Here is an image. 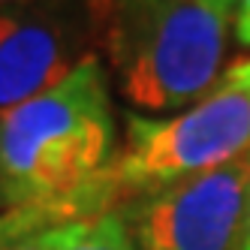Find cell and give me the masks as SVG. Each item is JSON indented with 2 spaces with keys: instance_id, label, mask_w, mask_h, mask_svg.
<instances>
[{
  "instance_id": "6",
  "label": "cell",
  "mask_w": 250,
  "mask_h": 250,
  "mask_svg": "<svg viewBox=\"0 0 250 250\" xmlns=\"http://www.w3.org/2000/svg\"><path fill=\"white\" fill-rule=\"evenodd\" d=\"M58 250H136V244L127 223L115 208L100 217L69 223Z\"/></svg>"
},
{
  "instance_id": "9",
  "label": "cell",
  "mask_w": 250,
  "mask_h": 250,
  "mask_svg": "<svg viewBox=\"0 0 250 250\" xmlns=\"http://www.w3.org/2000/svg\"><path fill=\"white\" fill-rule=\"evenodd\" d=\"M235 40L241 45H250V0H238V9H235Z\"/></svg>"
},
{
  "instance_id": "1",
  "label": "cell",
  "mask_w": 250,
  "mask_h": 250,
  "mask_svg": "<svg viewBox=\"0 0 250 250\" xmlns=\"http://www.w3.org/2000/svg\"><path fill=\"white\" fill-rule=\"evenodd\" d=\"M115 160V115L100 58L0 118V208L58 202Z\"/></svg>"
},
{
  "instance_id": "8",
  "label": "cell",
  "mask_w": 250,
  "mask_h": 250,
  "mask_svg": "<svg viewBox=\"0 0 250 250\" xmlns=\"http://www.w3.org/2000/svg\"><path fill=\"white\" fill-rule=\"evenodd\" d=\"M220 79H223L226 84H232L235 91H241V94L250 97V58H241V61H235V63H229L226 73H223Z\"/></svg>"
},
{
  "instance_id": "2",
  "label": "cell",
  "mask_w": 250,
  "mask_h": 250,
  "mask_svg": "<svg viewBox=\"0 0 250 250\" xmlns=\"http://www.w3.org/2000/svg\"><path fill=\"white\" fill-rule=\"evenodd\" d=\"M229 6L214 0H103V48L133 112L199 103L223 76Z\"/></svg>"
},
{
  "instance_id": "12",
  "label": "cell",
  "mask_w": 250,
  "mask_h": 250,
  "mask_svg": "<svg viewBox=\"0 0 250 250\" xmlns=\"http://www.w3.org/2000/svg\"><path fill=\"white\" fill-rule=\"evenodd\" d=\"M214 3H220V6H229V3H235V0H214Z\"/></svg>"
},
{
  "instance_id": "4",
  "label": "cell",
  "mask_w": 250,
  "mask_h": 250,
  "mask_svg": "<svg viewBox=\"0 0 250 250\" xmlns=\"http://www.w3.org/2000/svg\"><path fill=\"white\" fill-rule=\"evenodd\" d=\"M103 0H37L0 9V118L100 58Z\"/></svg>"
},
{
  "instance_id": "3",
  "label": "cell",
  "mask_w": 250,
  "mask_h": 250,
  "mask_svg": "<svg viewBox=\"0 0 250 250\" xmlns=\"http://www.w3.org/2000/svg\"><path fill=\"white\" fill-rule=\"evenodd\" d=\"M124 148L105 169L118 205L250 154V97L223 79L172 118L127 112Z\"/></svg>"
},
{
  "instance_id": "7",
  "label": "cell",
  "mask_w": 250,
  "mask_h": 250,
  "mask_svg": "<svg viewBox=\"0 0 250 250\" xmlns=\"http://www.w3.org/2000/svg\"><path fill=\"white\" fill-rule=\"evenodd\" d=\"M66 226H69V223H66ZM66 226H55V229L37 232V235H30V238L19 241V244L9 247V250H58V247H61V241H63Z\"/></svg>"
},
{
  "instance_id": "10",
  "label": "cell",
  "mask_w": 250,
  "mask_h": 250,
  "mask_svg": "<svg viewBox=\"0 0 250 250\" xmlns=\"http://www.w3.org/2000/svg\"><path fill=\"white\" fill-rule=\"evenodd\" d=\"M238 250H250V190H247V208H244V226H241Z\"/></svg>"
},
{
  "instance_id": "11",
  "label": "cell",
  "mask_w": 250,
  "mask_h": 250,
  "mask_svg": "<svg viewBox=\"0 0 250 250\" xmlns=\"http://www.w3.org/2000/svg\"><path fill=\"white\" fill-rule=\"evenodd\" d=\"M27 3H37V0H0V9H12V6H27Z\"/></svg>"
},
{
  "instance_id": "5",
  "label": "cell",
  "mask_w": 250,
  "mask_h": 250,
  "mask_svg": "<svg viewBox=\"0 0 250 250\" xmlns=\"http://www.w3.org/2000/svg\"><path fill=\"white\" fill-rule=\"evenodd\" d=\"M250 154L118 205L136 250H238Z\"/></svg>"
}]
</instances>
